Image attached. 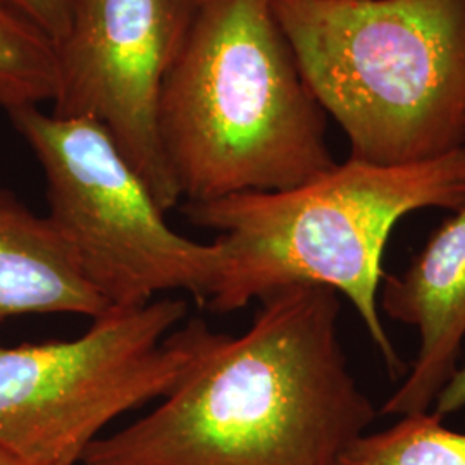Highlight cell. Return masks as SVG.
Listing matches in <instances>:
<instances>
[{"instance_id": "obj_1", "label": "cell", "mask_w": 465, "mask_h": 465, "mask_svg": "<svg viewBox=\"0 0 465 465\" xmlns=\"http://www.w3.org/2000/svg\"><path fill=\"white\" fill-rule=\"evenodd\" d=\"M249 330L209 332L180 384L100 436L84 465H338L376 419L340 341L338 293L269 292Z\"/></svg>"}, {"instance_id": "obj_2", "label": "cell", "mask_w": 465, "mask_h": 465, "mask_svg": "<svg viewBox=\"0 0 465 465\" xmlns=\"http://www.w3.org/2000/svg\"><path fill=\"white\" fill-rule=\"evenodd\" d=\"M159 124L190 203L290 190L336 164L271 0H195Z\"/></svg>"}, {"instance_id": "obj_3", "label": "cell", "mask_w": 465, "mask_h": 465, "mask_svg": "<svg viewBox=\"0 0 465 465\" xmlns=\"http://www.w3.org/2000/svg\"><path fill=\"white\" fill-rule=\"evenodd\" d=\"M465 200V145L431 161L376 166L349 157L307 183L184 205L195 226L217 232L223 269L207 302L234 312L269 292L307 282L345 295L391 378L405 364L382 324L384 250L400 219L455 211Z\"/></svg>"}, {"instance_id": "obj_4", "label": "cell", "mask_w": 465, "mask_h": 465, "mask_svg": "<svg viewBox=\"0 0 465 465\" xmlns=\"http://www.w3.org/2000/svg\"><path fill=\"white\" fill-rule=\"evenodd\" d=\"M350 157L431 161L465 145V0H271Z\"/></svg>"}, {"instance_id": "obj_5", "label": "cell", "mask_w": 465, "mask_h": 465, "mask_svg": "<svg viewBox=\"0 0 465 465\" xmlns=\"http://www.w3.org/2000/svg\"><path fill=\"white\" fill-rule=\"evenodd\" d=\"M182 299L109 307L67 341L0 343V447L34 465H78L114 419L164 399L209 326Z\"/></svg>"}, {"instance_id": "obj_6", "label": "cell", "mask_w": 465, "mask_h": 465, "mask_svg": "<svg viewBox=\"0 0 465 465\" xmlns=\"http://www.w3.org/2000/svg\"><path fill=\"white\" fill-rule=\"evenodd\" d=\"M44 171L50 223L86 282L109 307H134L164 292L209 302L223 253L174 232L114 140L86 117L25 105L7 113Z\"/></svg>"}, {"instance_id": "obj_7", "label": "cell", "mask_w": 465, "mask_h": 465, "mask_svg": "<svg viewBox=\"0 0 465 465\" xmlns=\"http://www.w3.org/2000/svg\"><path fill=\"white\" fill-rule=\"evenodd\" d=\"M193 7L195 0H76L57 45L52 114L104 126L164 213L182 192L161 136V99Z\"/></svg>"}, {"instance_id": "obj_8", "label": "cell", "mask_w": 465, "mask_h": 465, "mask_svg": "<svg viewBox=\"0 0 465 465\" xmlns=\"http://www.w3.org/2000/svg\"><path fill=\"white\" fill-rule=\"evenodd\" d=\"M380 311L419 332L416 361L384 401V416L430 412L460 367L465 341V200L399 274H386Z\"/></svg>"}, {"instance_id": "obj_9", "label": "cell", "mask_w": 465, "mask_h": 465, "mask_svg": "<svg viewBox=\"0 0 465 465\" xmlns=\"http://www.w3.org/2000/svg\"><path fill=\"white\" fill-rule=\"evenodd\" d=\"M105 309L49 217L0 186V321L25 314L94 319Z\"/></svg>"}, {"instance_id": "obj_10", "label": "cell", "mask_w": 465, "mask_h": 465, "mask_svg": "<svg viewBox=\"0 0 465 465\" xmlns=\"http://www.w3.org/2000/svg\"><path fill=\"white\" fill-rule=\"evenodd\" d=\"M57 49L32 21L0 0V109L54 102Z\"/></svg>"}, {"instance_id": "obj_11", "label": "cell", "mask_w": 465, "mask_h": 465, "mask_svg": "<svg viewBox=\"0 0 465 465\" xmlns=\"http://www.w3.org/2000/svg\"><path fill=\"white\" fill-rule=\"evenodd\" d=\"M338 465H465V432L434 412L399 417L388 430L359 436Z\"/></svg>"}, {"instance_id": "obj_12", "label": "cell", "mask_w": 465, "mask_h": 465, "mask_svg": "<svg viewBox=\"0 0 465 465\" xmlns=\"http://www.w3.org/2000/svg\"><path fill=\"white\" fill-rule=\"evenodd\" d=\"M57 45L64 40L76 0H5Z\"/></svg>"}, {"instance_id": "obj_13", "label": "cell", "mask_w": 465, "mask_h": 465, "mask_svg": "<svg viewBox=\"0 0 465 465\" xmlns=\"http://www.w3.org/2000/svg\"><path fill=\"white\" fill-rule=\"evenodd\" d=\"M465 409V364H460L455 376L434 401V414L445 419Z\"/></svg>"}, {"instance_id": "obj_14", "label": "cell", "mask_w": 465, "mask_h": 465, "mask_svg": "<svg viewBox=\"0 0 465 465\" xmlns=\"http://www.w3.org/2000/svg\"><path fill=\"white\" fill-rule=\"evenodd\" d=\"M0 465H34L26 462L25 459L17 457L13 451L0 447Z\"/></svg>"}]
</instances>
